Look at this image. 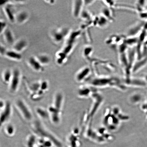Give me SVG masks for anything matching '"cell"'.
<instances>
[{"mask_svg": "<svg viewBox=\"0 0 147 147\" xmlns=\"http://www.w3.org/2000/svg\"><path fill=\"white\" fill-rule=\"evenodd\" d=\"M32 128L33 133L37 137L50 140L56 147H62L60 141L39 121H35Z\"/></svg>", "mask_w": 147, "mask_h": 147, "instance_id": "obj_1", "label": "cell"}, {"mask_svg": "<svg viewBox=\"0 0 147 147\" xmlns=\"http://www.w3.org/2000/svg\"><path fill=\"white\" fill-rule=\"evenodd\" d=\"M15 103L20 113L26 120L30 121L32 120L33 116L32 112L24 101L21 98H18Z\"/></svg>", "mask_w": 147, "mask_h": 147, "instance_id": "obj_2", "label": "cell"}, {"mask_svg": "<svg viewBox=\"0 0 147 147\" xmlns=\"http://www.w3.org/2000/svg\"><path fill=\"white\" fill-rule=\"evenodd\" d=\"M12 71V77L10 83L8 84V90L9 92L14 94L17 92L19 88L21 74V71L18 68H14Z\"/></svg>", "mask_w": 147, "mask_h": 147, "instance_id": "obj_3", "label": "cell"}, {"mask_svg": "<svg viewBox=\"0 0 147 147\" xmlns=\"http://www.w3.org/2000/svg\"><path fill=\"white\" fill-rule=\"evenodd\" d=\"M68 32L65 28L55 29L51 33V38L55 43H60L68 36Z\"/></svg>", "mask_w": 147, "mask_h": 147, "instance_id": "obj_4", "label": "cell"}, {"mask_svg": "<svg viewBox=\"0 0 147 147\" xmlns=\"http://www.w3.org/2000/svg\"><path fill=\"white\" fill-rule=\"evenodd\" d=\"M12 113L11 105L10 102H7L5 107L0 112V130L3 125L10 119Z\"/></svg>", "mask_w": 147, "mask_h": 147, "instance_id": "obj_5", "label": "cell"}, {"mask_svg": "<svg viewBox=\"0 0 147 147\" xmlns=\"http://www.w3.org/2000/svg\"><path fill=\"white\" fill-rule=\"evenodd\" d=\"M3 10L7 19L10 23H16V13L14 3H10L9 1L8 3L3 7Z\"/></svg>", "mask_w": 147, "mask_h": 147, "instance_id": "obj_6", "label": "cell"}, {"mask_svg": "<svg viewBox=\"0 0 147 147\" xmlns=\"http://www.w3.org/2000/svg\"><path fill=\"white\" fill-rule=\"evenodd\" d=\"M28 65L33 70L38 72H43L45 71L44 66L40 63L36 57H29L27 60Z\"/></svg>", "mask_w": 147, "mask_h": 147, "instance_id": "obj_7", "label": "cell"}, {"mask_svg": "<svg viewBox=\"0 0 147 147\" xmlns=\"http://www.w3.org/2000/svg\"><path fill=\"white\" fill-rule=\"evenodd\" d=\"M144 26L142 23H138L130 27L127 33L129 38L136 37L138 34L142 32Z\"/></svg>", "mask_w": 147, "mask_h": 147, "instance_id": "obj_8", "label": "cell"}, {"mask_svg": "<svg viewBox=\"0 0 147 147\" xmlns=\"http://www.w3.org/2000/svg\"><path fill=\"white\" fill-rule=\"evenodd\" d=\"M28 43L27 40L24 38H21L15 42L12 46L13 50L21 53L24 51L28 46Z\"/></svg>", "mask_w": 147, "mask_h": 147, "instance_id": "obj_9", "label": "cell"}, {"mask_svg": "<svg viewBox=\"0 0 147 147\" xmlns=\"http://www.w3.org/2000/svg\"><path fill=\"white\" fill-rule=\"evenodd\" d=\"M84 5L83 1H73L72 5V13L74 17L78 18L81 15L82 7Z\"/></svg>", "mask_w": 147, "mask_h": 147, "instance_id": "obj_10", "label": "cell"}, {"mask_svg": "<svg viewBox=\"0 0 147 147\" xmlns=\"http://www.w3.org/2000/svg\"><path fill=\"white\" fill-rule=\"evenodd\" d=\"M29 18V14L27 11H20L16 14V23L18 24H23L28 21Z\"/></svg>", "mask_w": 147, "mask_h": 147, "instance_id": "obj_11", "label": "cell"}, {"mask_svg": "<svg viewBox=\"0 0 147 147\" xmlns=\"http://www.w3.org/2000/svg\"><path fill=\"white\" fill-rule=\"evenodd\" d=\"M3 34L6 43L9 45H13L16 41L14 34L12 30L7 27Z\"/></svg>", "mask_w": 147, "mask_h": 147, "instance_id": "obj_12", "label": "cell"}, {"mask_svg": "<svg viewBox=\"0 0 147 147\" xmlns=\"http://www.w3.org/2000/svg\"><path fill=\"white\" fill-rule=\"evenodd\" d=\"M5 57L9 59L16 61H20L23 58L21 53L18 52L13 49L11 50H8Z\"/></svg>", "mask_w": 147, "mask_h": 147, "instance_id": "obj_13", "label": "cell"}, {"mask_svg": "<svg viewBox=\"0 0 147 147\" xmlns=\"http://www.w3.org/2000/svg\"><path fill=\"white\" fill-rule=\"evenodd\" d=\"M36 57L44 67L49 65L51 63V58L49 55L44 54H39L36 56Z\"/></svg>", "mask_w": 147, "mask_h": 147, "instance_id": "obj_14", "label": "cell"}, {"mask_svg": "<svg viewBox=\"0 0 147 147\" xmlns=\"http://www.w3.org/2000/svg\"><path fill=\"white\" fill-rule=\"evenodd\" d=\"M12 71L10 69H7L3 71L2 75V78L3 82L5 84H9L11 79Z\"/></svg>", "mask_w": 147, "mask_h": 147, "instance_id": "obj_15", "label": "cell"}, {"mask_svg": "<svg viewBox=\"0 0 147 147\" xmlns=\"http://www.w3.org/2000/svg\"><path fill=\"white\" fill-rule=\"evenodd\" d=\"M37 137L34 134L28 136L26 139V145L27 147H36Z\"/></svg>", "mask_w": 147, "mask_h": 147, "instance_id": "obj_16", "label": "cell"}, {"mask_svg": "<svg viewBox=\"0 0 147 147\" xmlns=\"http://www.w3.org/2000/svg\"><path fill=\"white\" fill-rule=\"evenodd\" d=\"M37 114L42 119H47L49 118V114L47 110L41 107L37 108L36 110Z\"/></svg>", "mask_w": 147, "mask_h": 147, "instance_id": "obj_17", "label": "cell"}, {"mask_svg": "<svg viewBox=\"0 0 147 147\" xmlns=\"http://www.w3.org/2000/svg\"><path fill=\"white\" fill-rule=\"evenodd\" d=\"M90 72V69L89 68L84 67L80 71L77 75V79L78 81L82 80L84 78H85L86 76H88V73Z\"/></svg>", "mask_w": 147, "mask_h": 147, "instance_id": "obj_18", "label": "cell"}, {"mask_svg": "<svg viewBox=\"0 0 147 147\" xmlns=\"http://www.w3.org/2000/svg\"><path fill=\"white\" fill-rule=\"evenodd\" d=\"M5 133L9 136L11 137L14 135L16 130L13 125L8 124L5 126Z\"/></svg>", "mask_w": 147, "mask_h": 147, "instance_id": "obj_19", "label": "cell"}, {"mask_svg": "<svg viewBox=\"0 0 147 147\" xmlns=\"http://www.w3.org/2000/svg\"><path fill=\"white\" fill-rule=\"evenodd\" d=\"M40 88L41 90L46 92L48 90L49 87V82L46 80H42L40 81Z\"/></svg>", "mask_w": 147, "mask_h": 147, "instance_id": "obj_20", "label": "cell"}, {"mask_svg": "<svg viewBox=\"0 0 147 147\" xmlns=\"http://www.w3.org/2000/svg\"><path fill=\"white\" fill-rule=\"evenodd\" d=\"M7 27V23L3 20H0V34H3Z\"/></svg>", "mask_w": 147, "mask_h": 147, "instance_id": "obj_21", "label": "cell"}, {"mask_svg": "<svg viewBox=\"0 0 147 147\" xmlns=\"http://www.w3.org/2000/svg\"><path fill=\"white\" fill-rule=\"evenodd\" d=\"M8 49L4 45L0 43V56L5 57Z\"/></svg>", "mask_w": 147, "mask_h": 147, "instance_id": "obj_22", "label": "cell"}, {"mask_svg": "<svg viewBox=\"0 0 147 147\" xmlns=\"http://www.w3.org/2000/svg\"><path fill=\"white\" fill-rule=\"evenodd\" d=\"M6 102L0 99V110H2L5 107Z\"/></svg>", "mask_w": 147, "mask_h": 147, "instance_id": "obj_23", "label": "cell"}, {"mask_svg": "<svg viewBox=\"0 0 147 147\" xmlns=\"http://www.w3.org/2000/svg\"><path fill=\"white\" fill-rule=\"evenodd\" d=\"M9 2V1H0V7H4Z\"/></svg>", "mask_w": 147, "mask_h": 147, "instance_id": "obj_24", "label": "cell"}, {"mask_svg": "<svg viewBox=\"0 0 147 147\" xmlns=\"http://www.w3.org/2000/svg\"><path fill=\"white\" fill-rule=\"evenodd\" d=\"M46 2L48 3H49L50 4H54L55 3V1H46Z\"/></svg>", "mask_w": 147, "mask_h": 147, "instance_id": "obj_25", "label": "cell"}, {"mask_svg": "<svg viewBox=\"0 0 147 147\" xmlns=\"http://www.w3.org/2000/svg\"><path fill=\"white\" fill-rule=\"evenodd\" d=\"M146 40V41H145L144 42H145V44H146V46H147V38Z\"/></svg>", "mask_w": 147, "mask_h": 147, "instance_id": "obj_26", "label": "cell"}]
</instances>
